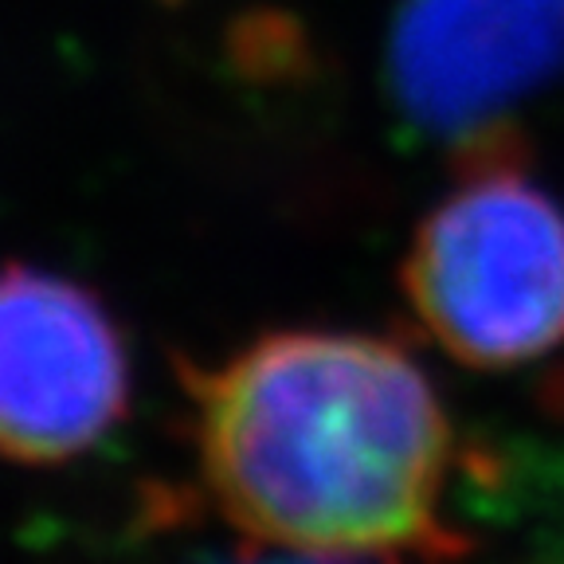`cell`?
<instances>
[{
  "label": "cell",
  "mask_w": 564,
  "mask_h": 564,
  "mask_svg": "<svg viewBox=\"0 0 564 564\" xmlns=\"http://www.w3.org/2000/svg\"><path fill=\"white\" fill-rule=\"evenodd\" d=\"M196 451L259 545L400 556L447 545L455 432L412 352L352 329H279L196 380Z\"/></svg>",
  "instance_id": "6da1fadb"
},
{
  "label": "cell",
  "mask_w": 564,
  "mask_h": 564,
  "mask_svg": "<svg viewBox=\"0 0 564 564\" xmlns=\"http://www.w3.org/2000/svg\"><path fill=\"white\" fill-rule=\"evenodd\" d=\"M564 75V0H400L388 90L408 126L463 145Z\"/></svg>",
  "instance_id": "277c9868"
},
{
  "label": "cell",
  "mask_w": 564,
  "mask_h": 564,
  "mask_svg": "<svg viewBox=\"0 0 564 564\" xmlns=\"http://www.w3.org/2000/svg\"><path fill=\"white\" fill-rule=\"evenodd\" d=\"M404 294L470 369H518L564 345V204L502 133L470 141L455 188L420 220Z\"/></svg>",
  "instance_id": "7a4b0ae2"
},
{
  "label": "cell",
  "mask_w": 564,
  "mask_h": 564,
  "mask_svg": "<svg viewBox=\"0 0 564 564\" xmlns=\"http://www.w3.org/2000/svg\"><path fill=\"white\" fill-rule=\"evenodd\" d=\"M130 400V349L90 286L44 267L0 271V455L55 467L95 447Z\"/></svg>",
  "instance_id": "3957f363"
},
{
  "label": "cell",
  "mask_w": 564,
  "mask_h": 564,
  "mask_svg": "<svg viewBox=\"0 0 564 564\" xmlns=\"http://www.w3.org/2000/svg\"><path fill=\"white\" fill-rule=\"evenodd\" d=\"M212 564H377L369 556H326V553H291V549H279V553H243V556H220Z\"/></svg>",
  "instance_id": "5b68a950"
}]
</instances>
